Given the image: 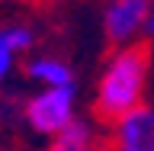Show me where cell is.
<instances>
[{
	"label": "cell",
	"instance_id": "1",
	"mask_svg": "<svg viewBox=\"0 0 154 151\" xmlns=\"http://www.w3.org/2000/svg\"><path fill=\"white\" fill-rule=\"evenodd\" d=\"M148 68H151V48L144 42L122 45L106 64L100 87H96V116L103 122H119L122 116L141 106L144 80H148Z\"/></svg>",
	"mask_w": 154,
	"mask_h": 151
},
{
	"label": "cell",
	"instance_id": "2",
	"mask_svg": "<svg viewBox=\"0 0 154 151\" xmlns=\"http://www.w3.org/2000/svg\"><path fill=\"white\" fill-rule=\"evenodd\" d=\"M26 122L38 135H61L74 122V87H45L26 103Z\"/></svg>",
	"mask_w": 154,
	"mask_h": 151
},
{
	"label": "cell",
	"instance_id": "3",
	"mask_svg": "<svg viewBox=\"0 0 154 151\" xmlns=\"http://www.w3.org/2000/svg\"><path fill=\"white\" fill-rule=\"evenodd\" d=\"M151 3L154 0H109L106 7V36L109 42L122 45L138 32V29L148 26V16H151Z\"/></svg>",
	"mask_w": 154,
	"mask_h": 151
},
{
	"label": "cell",
	"instance_id": "4",
	"mask_svg": "<svg viewBox=\"0 0 154 151\" xmlns=\"http://www.w3.org/2000/svg\"><path fill=\"white\" fill-rule=\"evenodd\" d=\"M109 151H154V106H138L112 125Z\"/></svg>",
	"mask_w": 154,
	"mask_h": 151
},
{
	"label": "cell",
	"instance_id": "5",
	"mask_svg": "<svg viewBox=\"0 0 154 151\" xmlns=\"http://www.w3.org/2000/svg\"><path fill=\"white\" fill-rule=\"evenodd\" d=\"M29 77L42 80L45 87H74V74L58 58H35L29 61Z\"/></svg>",
	"mask_w": 154,
	"mask_h": 151
},
{
	"label": "cell",
	"instance_id": "6",
	"mask_svg": "<svg viewBox=\"0 0 154 151\" xmlns=\"http://www.w3.org/2000/svg\"><path fill=\"white\" fill-rule=\"evenodd\" d=\"M48 151H93V132L87 122H71L61 135H55V145Z\"/></svg>",
	"mask_w": 154,
	"mask_h": 151
},
{
	"label": "cell",
	"instance_id": "7",
	"mask_svg": "<svg viewBox=\"0 0 154 151\" xmlns=\"http://www.w3.org/2000/svg\"><path fill=\"white\" fill-rule=\"evenodd\" d=\"M0 29H3L7 42L13 45V52H23V48L32 45V32H29L26 26H0Z\"/></svg>",
	"mask_w": 154,
	"mask_h": 151
},
{
	"label": "cell",
	"instance_id": "8",
	"mask_svg": "<svg viewBox=\"0 0 154 151\" xmlns=\"http://www.w3.org/2000/svg\"><path fill=\"white\" fill-rule=\"evenodd\" d=\"M10 64H13V45L7 42V36H3V29H0V80L7 77Z\"/></svg>",
	"mask_w": 154,
	"mask_h": 151
},
{
	"label": "cell",
	"instance_id": "9",
	"mask_svg": "<svg viewBox=\"0 0 154 151\" xmlns=\"http://www.w3.org/2000/svg\"><path fill=\"white\" fill-rule=\"evenodd\" d=\"M144 32L154 39V3H151V16H148V26H144Z\"/></svg>",
	"mask_w": 154,
	"mask_h": 151
}]
</instances>
